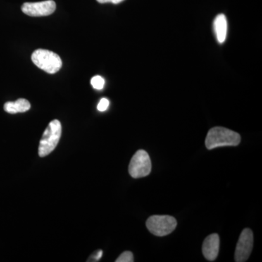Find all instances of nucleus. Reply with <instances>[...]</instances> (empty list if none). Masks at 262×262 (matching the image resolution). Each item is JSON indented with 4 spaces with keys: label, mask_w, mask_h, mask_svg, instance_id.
I'll list each match as a JSON object with an SVG mask.
<instances>
[{
    "label": "nucleus",
    "mask_w": 262,
    "mask_h": 262,
    "mask_svg": "<svg viewBox=\"0 0 262 262\" xmlns=\"http://www.w3.org/2000/svg\"><path fill=\"white\" fill-rule=\"evenodd\" d=\"M239 134L223 127H215L208 131L206 139L208 149L227 146H237L241 143Z\"/></svg>",
    "instance_id": "obj_1"
},
{
    "label": "nucleus",
    "mask_w": 262,
    "mask_h": 262,
    "mask_svg": "<svg viewBox=\"0 0 262 262\" xmlns=\"http://www.w3.org/2000/svg\"><path fill=\"white\" fill-rule=\"evenodd\" d=\"M61 124L58 120L50 122L39 142L38 150L39 157L43 158L47 156L56 149L61 139Z\"/></svg>",
    "instance_id": "obj_2"
},
{
    "label": "nucleus",
    "mask_w": 262,
    "mask_h": 262,
    "mask_svg": "<svg viewBox=\"0 0 262 262\" xmlns=\"http://www.w3.org/2000/svg\"><path fill=\"white\" fill-rule=\"evenodd\" d=\"M32 60L38 68L48 74H56L62 67L61 58L54 52L38 49L32 55Z\"/></svg>",
    "instance_id": "obj_3"
},
{
    "label": "nucleus",
    "mask_w": 262,
    "mask_h": 262,
    "mask_svg": "<svg viewBox=\"0 0 262 262\" xmlns=\"http://www.w3.org/2000/svg\"><path fill=\"white\" fill-rule=\"evenodd\" d=\"M177 225L176 219L170 215H152L146 221V227L156 236H166L173 232Z\"/></svg>",
    "instance_id": "obj_4"
},
{
    "label": "nucleus",
    "mask_w": 262,
    "mask_h": 262,
    "mask_svg": "<svg viewBox=\"0 0 262 262\" xmlns=\"http://www.w3.org/2000/svg\"><path fill=\"white\" fill-rule=\"evenodd\" d=\"M151 163L149 155L144 150L136 151L129 164V173L133 178L145 177L151 173Z\"/></svg>",
    "instance_id": "obj_5"
},
{
    "label": "nucleus",
    "mask_w": 262,
    "mask_h": 262,
    "mask_svg": "<svg viewBox=\"0 0 262 262\" xmlns=\"http://www.w3.org/2000/svg\"><path fill=\"white\" fill-rule=\"evenodd\" d=\"M253 246V234L250 229H244L239 236L238 242L236 246L234 259L237 262L247 261L252 251Z\"/></svg>",
    "instance_id": "obj_6"
},
{
    "label": "nucleus",
    "mask_w": 262,
    "mask_h": 262,
    "mask_svg": "<svg viewBox=\"0 0 262 262\" xmlns=\"http://www.w3.org/2000/svg\"><path fill=\"white\" fill-rule=\"evenodd\" d=\"M56 4L53 0L39 2V3H26L21 7V10L26 15L32 17L48 16L54 13Z\"/></svg>",
    "instance_id": "obj_7"
},
{
    "label": "nucleus",
    "mask_w": 262,
    "mask_h": 262,
    "mask_svg": "<svg viewBox=\"0 0 262 262\" xmlns=\"http://www.w3.org/2000/svg\"><path fill=\"white\" fill-rule=\"evenodd\" d=\"M220 236L211 234L205 239L203 244V253L208 261H214L220 251Z\"/></svg>",
    "instance_id": "obj_8"
},
{
    "label": "nucleus",
    "mask_w": 262,
    "mask_h": 262,
    "mask_svg": "<svg viewBox=\"0 0 262 262\" xmlns=\"http://www.w3.org/2000/svg\"><path fill=\"white\" fill-rule=\"evenodd\" d=\"M213 28L217 41L220 43L225 42L227 34V20L225 15L220 14L215 17Z\"/></svg>",
    "instance_id": "obj_9"
},
{
    "label": "nucleus",
    "mask_w": 262,
    "mask_h": 262,
    "mask_svg": "<svg viewBox=\"0 0 262 262\" xmlns=\"http://www.w3.org/2000/svg\"><path fill=\"white\" fill-rule=\"evenodd\" d=\"M30 108V103L24 98H19L14 102L8 101L4 105L5 111L9 114L26 113V112L29 111Z\"/></svg>",
    "instance_id": "obj_10"
},
{
    "label": "nucleus",
    "mask_w": 262,
    "mask_h": 262,
    "mask_svg": "<svg viewBox=\"0 0 262 262\" xmlns=\"http://www.w3.org/2000/svg\"><path fill=\"white\" fill-rule=\"evenodd\" d=\"M91 82L95 89L102 90L104 87L105 80L101 76H95L91 79Z\"/></svg>",
    "instance_id": "obj_11"
},
{
    "label": "nucleus",
    "mask_w": 262,
    "mask_h": 262,
    "mask_svg": "<svg viewBox=\"0 0 262 262\" xmlns=\"http://www.w3.org/2000/svg\"><path fill=\"white\" fill-rule=\"evenodd\" d=\"M134 261V255L130 251H125L119 256L116 259V262H133Z\"/></svg>",
    "instance_id": "obj_12"
},
{
    "label": "nucleus",
    "mask_w": 262,
    "mask_h": 262,
    "mask_svg": "<svg viewBox=\"0 0 262 262\" xmlns=\"http://www.w3.org/2000/svg\"><path fill=\"white\" fill-rule=\"evenodd\" d=\"M108 106H110V101L107 98H103L98 103L97 108L98 111L105 112L108 108Z\"/></svg>",
    "instance_id": "obj_13"
},
{
    "label": "nucleus",
    "mask_w": 262,
    "mask_h": 262,
    "mask_svg": "<svg viewBox=\"0 0 262 262\" xmlns=\"http://www.w3.org/2000/svg\"><path fill=\"white\" fill-rule=\"evenodd\" d=\"M124 0H97V2L101 4H104V3H113V4H119V3H122Z\"/></svg>",
    "instance_id": "obj_14"
},
{
    "label": "nucleus",
    "mask_w": 262,
    "mask_h": 262,
    "mask_svg": "<svg viewBox=\"0 0 262 262\" xmlns=\"http://www.w3.org/2000/svg\"><path fill=\"white\" fill-rule=\"evenodd\" d=\"M103 255V251H99L98 253H96V256H94V258L96 260H99L100 258H101V256H102Z\"/></svg>",
    "instance_id": "obj_15"
}]
</instances>
